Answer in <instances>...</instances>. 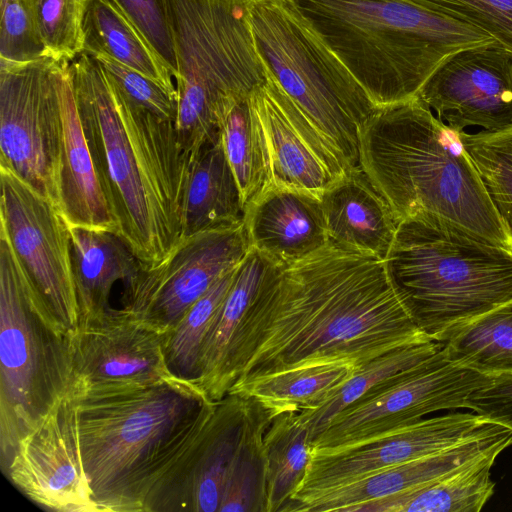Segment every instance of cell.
Instances as JSON below:
<instances>
[{"label": "cell", "instance_id": "obj_29", "mask_svg": "<svg viewBox=\"0 0 512 512\" xmlns=\"http://www.w3.org/2000/svg\"><path fill=\"white\" fill-rule=\"evenodd\" d=\"M441 347V343L427 340L385 353L356 370L321 405L298 412L301 421L309 430L311 444L338 413L369 392L426 360Z\"/></svg>", "mask_w": 512, "mask_h": 512}, {"label": "cell", "instance_id": "obj_15", "mask_svg": "<svg viewBox=\"0 0 512 512\" xmlns=\"http://www.w3.org/2000/svg\"><path fill=\"white\" fill-rule=\"evenodd\" d=\"M266 76L249 103L260 137L266 186L290 187L319 197L348 169L281 88Z\"/></svg>", "mask_w": 512, "mask_h": 512}, {"label": "cell", "instance_id": "obj_31", "mask_svg": "<svg viewBox=\"0 0 512 512\" xmlns=\"http://www.w3.org/2000/svg\"><path fill=\"white\" fill-rule=\"evenodd\" d=\"M278 415L273 408L254 398L228 472L219 512H267V463L263 438Z\"/></svg>", "mask_w": 512, "mask_h": 512}, {"label": "cell", "instance_id": "obj_9", "mask_svg": "<svg viewBox=\"0 0 512 512\" xmlns=\"http://www.w3.org/2000/svg\"><path fill=\"white\" fill-rule=\"evenodd\" d=\"M69 335L32 288L0 230V465L61 400L71 397Z\"/></svg>", "mask_w": 512, "mask_h": 512}, {"label": "cell", "instance_id": "obj_20", "mask_svg": "<svg viewBox=\"0 0 512 512\" xmlns=\"http://www.w3.org/2000/svg\"><path fill=\"white\" fill-rule=\"evenodd\" d=\"M249 248L285 266L329 242L321 197L296 188L266 186L244 209Z\"/></svg>", "mask_w": 512, "mask_h": 512}, {"label": "cell", "instance_id": "obj_19", "mask_svg": "<svg viewBox=\"0 0 512 512\" xmlns=\"http://www.w3.org/2000/svg\"><path fill=\"white\" fill-rule=\"evenodd\" d=\"M512 431L494 425L479 435L442 451L370 473L356 481L289 501L280 512H358L371 502L426 485L503 445Z\"/></svg>", "mask_w": 512, "mask_h": 512}, {"label": "cell", "instance_id": "obj_27", "mask_svg": "<svg viewBox=\"0 0 512 512\" xmlns=\"http://www.w3.org/2000/svg\"><path fill=\"white\" fill-rule=\"evenodd\" d=\"M500 445L426 485L362 506L358 512H479L494 493L491 469Z\"/></svg>", "mask_w": 512, "mask_h": 512}, {"label": "cell", "instance_id": "obj_41", "mask_svg": "<svg viewBox=\"0 0 512 512\" xmlns=\"http://www.w3.org/2000/svg\"><path fill=\"white\" fill-rule=\"evenodd\" d=\"M167 63L174 79L177 64L164 0H116Z\"/></svg>", "mask_w": 512, "mask_h": 512}, {"label": "cell", "instance_id": "obj_6", "mask_svg": "<svg viewBox=\"0 0 512 512\" xmlns=\"http://www.w3.org/2000/svg\"><path fill=\"white\" fill-rule=\"evenodd\" d=\"M208 400L179 378L73 399L81 463L96 511L133 512L147 472Z\"/></svg>", "mask_w": 512, "mask_h": 512}, {"label": "cell", "instance_id": "obj_40", "mask_svg": "<svg viewBox=\"0 0 512 512\" xmlns=\"http://www.w3.org/2000/svg\"><path fill=\"white\" fill-rule=\"evenodd\" d=\"M88 54V53H87ZM92 55V54H90ZM106 77L133 103L175 122L177 92L104 54L92 55Z\"/></svg>", "mask_w": 512, "mask_h": 512}, {"label": "cell", "instance_id": "obj_1", "mask_svg": "<svg viewBox=\"0 0 512 512\" xmlns=\"http://www.w3.org/2000/svg\"><path fill=\"white\" fill-rule=\"evenodd\" d=\"M427 340L384 259L329 241L265 279L231 345L222 392L311 365L344 362L358 370Z\"/></svg>", "mask_w": 512, "mask_h": 512}, {"label": "cell", "instance_id": "obj_38", "mask_svg": "<svg viewBox=\"0 0 512 512\" xmlns=\"http://www.w3.org/2000/svg\"><path fill=\"white\" fill-rule=\"evenodd\" d=\"M476 27L512 57V0H409Z\"/></svg>", "mask_w": 512, "mask_h": 512}, {"label": "cell", "instance_id": "obj_18", "mask_svg": "<svg viewBox=\"0 0 512 512\" xmlns=\"http://www.w3.org/2000/svg\"><path fill=\"white\" fill-rule=\"evenodd\" d=\"M494 425L476 413L456 412L422 418L354 448L334 453H312L304 480L289 501L300 500L356 481L370 473L442 451Z\"/></svg>", "mask_w": 512, "mask_h": 512}, {"label": "cell", "instance_id": "obj_34", "mask_svg": "<svg viewBox=\"0 0 512 512\" xmlns=\"http://www.w3.org/2000/svg\"><path fill=\"white\" fill-rule=\"evenodd\" d=\"M219 134L245 209L266 182L262 145L249 97L233 102L223 111Z\"/></svg>", "mask_w": 512, "mask_h": 512}, {"label": "cell", "instance_id": "obj_36", "mask_svg": "<svg viewBox=\"0 0 512 512\" xmlns=\"http://www.w3.org/2000/svg\"><path fill=\"white\" fill-rule=\"evenodd\" d=\"M460 139L512 239V127L462 132Z\"/></svg>", "mask_w": 512, "mask_h": 512}, {"label": "cell", "instance_id": "obj_30", "mask_svg": "<svg viewBox=\"0 0 512 512\" xmlns=\"http://www.w3.org/2000/svg\"><path fill=\"white\" fill-rule=\"evenodd\" d=\"M355 371L344 362L299 367L259 378L229 393L254 397L278 414L300 412L321 405Z\"/></svg>", "mask_w": 512, "mask_h": 512}, {"label": "cell", "instance_id": "obj_8", "mask_svg": "<svg viewBox=\"0 0 512 512\" xmlns=\"http://www.w3.org/2000/svg\"><path fill=\"white\" fill-rule=\"evenodd\" d=\"M259 53L294 104L349 169L359 133L378 108L294 0H250Z\"/></svg>", "mask_w": 512, "mask_h": 512}, {"label": "cell", "instance_id": "obj_22", "mask_svg": "<svg viewBox=\"0 0 512 512\" xmlns=\"http://www.w3.org/2000/svg\"><path fill=\"white\" fill-rule=\"evenodd\" d=\"M321 202L330 242L386 258L399 222L361 166L347 169Z\"/></svg>", "mask_w": 512, "mask_h": 512}, {"label": "cell", "instance_id": "obj_14", "mask_svg": "<svg viewBox=\"0 0 512 512\" xmlns=\"http://www.w3.org/2000/svg\"><path fill=\"white\" fill-rule=\"evenodd\" d=\"M166 338L123 308L79 321L69 336L72 399L137 390L177 378L166 362Z\"/></svg>", "mask_w": 512, "mask_h": 512}, {"label": "cell", "instance_id": "obj_2", "mask_svg": "<svg viewBox=\"0 0 512 512\" xmlns=\"http://www.w3.org/2000/svg\"><path fill=\"white\" fill-rule=\"evenodd\" d=\"M78 112L118 234L142 266L181 239L187 163L175 122L130 101L85 52L68 65Z\"/></svg>", "mask_w": 512, "mask_h": 512}, {"label": "cell", "instance_id": "obj_42", "mask_svg": "<svg viewBox=\"0 0 512 512\" xmlns=\"http://www.w3.org/2000/svg\"><path fill=\"white\" fill-rule=\"evenodd\" d=\"M466 401V408L512 431V374L492 376L487 384L471 392Z\"/></svg>", "mask_w": 512, "mask_h": 512}, {"label": "cell", "instance_id": "obj_24", "mask_svg": "<svg viewBox=\"0 0 512 512\" xmlns=\"http://www.w3.org/2000/svg\"><path fill=\"white\" fill-rule=\"evenodd\" d=\"M69 227V226H68ZM79 321L95 317L111 307L116 282L127 285L142 264L117 233L85 227H69Z\"/></svg>", "mask_w": 512, "mask_h": 512}, {"label": "cell", "instance_id": "obj_11", "mask_svg": "<svg viewBox=\"0 0 512 512\" xmlns=\"http://www.w3.org/2000/svg\"><path fill=\"white\" fill-rule=\"evenodd\" d=\"M491 378L451 361L441 347L338 413L312 442V453L354 448L430 413L466 408L468 395Z\"/></svg>", "mask_w": 512, "mask_h": 512}, {"label": "cell", "instance_id": "obj_3", "mask_svg": "<svg viewBox=\"0 0 512 512\" xmlns=\"http://www.w3.org/2000/svg\"><path fill=\"white\" fill-rule=\"evenodd\" d=\"M359 152L361 168L398 222L432 213L512 249L460 133L419 97L378 107L360 129Z\"/></svg>", "mask_w": 512, "mask_h": 512}, {"label": "cell", "instance_id": "obj_5", "mask_svg": "<svg viewBox=\"0 0 512 512\" xmlns=\"http://www.w3.org/2000/svg\"><path fill=\"white\" fill-rule=\"evenodd\" d=\"M384 262L415 322L436 342L512 299V249L436 214L400 221Z\"/></svg>", "mask_w": 512, "mask_h": 512}, {"label": "cell", "instance_id": "obj_37", "mask_svg": "<svg viewBox=\"0 0 512 512\" xmlns=\"http://www.w3.org/2000/svg\"><path fill=\"white\" fill-rule=\"evenodd\" d=\"M28 1L47 57L64 64L83 53V21L88 0Z\"/></svg>", "mask_w": 512, "mask_h": 512}, {"label": "cell", "instance_id": "obj_28", "mask_svg": "<svg viewBox=\"0 0 512 512\" xmlns=\"http://www.w3.org/2000/svg\"><path fill=\"white\" fill-rule=\"evenodd\" d=\"M83 33V52L107 55L177 92L167 63L116 0H88Z\"/></svg>", "mask_w": 512, "mask_h": 512}, {"label": "cell", "instance_id": "obj_12", "mask_svg": "<svg viewBox=\"0 0 512 512\" xmlns=\"http://www.w3.org/2000/svg\"><path fill=\"white\" fill-rule=\"evenodd\" d=\"M243 220L183 237L124 286L123 309L168 334L192 305L249 251Z\"/></svg>", "mask_w": 512, "mask_h": 512}, {"label": "cell", "instance_id": "obj_26", "mask_svg": "<svg viewBox=\"0 0 512 512\" xmlns=\"http://www.w3.org/2000/svg\"><path fill=\"white\" fill-rule=\"evenodd\" d=\"M244 207L219 137L187 167L181 210V238L243 220Z\"/></svg>", "mask_w": 512, "mask_h": 512}, {"label": "cell", "instance_id": "obj_7", "mask_svg": "<svg viewBox=\"0 0 512 512\" xmlns=\"http://www.w3.org/2000/svg\"><path fill=\"white\" fill-rule=\"evenodd\" d=\"M250 0H164L177 64L175 129L189 165L219 137L221 114L266 76Z\"/></svg>", "mask_w": 512, "mask_h": 512}, {"label": "cell", "instance_id": "obj_33", "mask_svg": "<svg viewBox=\"0 0 512 512\" xmlns=\"http://www.w3.org/2000/svg\"><path fill=\"white\" fill-rule=\"evenodd\" d=\"M267 512H280L301 486L312 455L307 426L298 412H284L264 434Z\"/></svg>", "mask_w": 512, "mask_h": 512}, {"label": "cell", "instance_id": "obj_10", "mask_svg": "<svg viewBox=\"0 0 512 512\" xmlns=\"http://www.w3.org/2000/svg\"><path fill=\"white\" fill-rule=\"evenodd\" d=\"M64 64L50 57L24 64L0 63V165L58 210L62 142L59 79Z\"/></svg>", "mask_w": 512, "mask_h": 512}, {"label": "cell", "instance_id": "obj_4", "mask_svg": "<svg viewBox=\"0 0 512 512\" xmlns=\"http://www.w3.org/2000/svg\"><path fill=\"white\" fill-rule=\"evenodd\" d=\"M377 107L417 97L453 53L493 42L409 0H294Z\"/></svg>", "mask_w": 512, "mask_h": 512}, {"label": "cell", "instance_id": "obj_39", "mask_svg": "<svg viewBox=\"0 0 512 512\" xmlns=\"http://www.w3.org/2000/svg\"><path fill=\"white\" fill-rule=\"evenodd\" d=\"M46 56L28 0H1L0 63L24 64Z\"/></svg>", "mask_w": 512, "mask_h": 512}, {"label": "cell", "instance_id": "obj_13", "mask_svg": "<svg viewBox=\"0 0 512 512\" xmlns=\"http://www.w3.org/2000/svg\"><path fill=\"white\" fill-rule=\"evenodd\" d=\"M0 230L38 298L70 336L79 323L68 224L51 201L0 165Z\"/></svg>", "mask_w": 512, "mask_h": 512}, {"label": "cell", "instance_id": "obj_35", "mask_svg": "<svg viewBox=\"0 0 512 512\" xmlns=\"http://www.w3.org/2000/svg\"><path fill=\"white\" fill-rule=\"evenodd\" d=\"M236 268L221 276L167 334L165 357L175 377L190 382L197 377L201 345L233 283Z\"/></svg>", "mask_w": 512, "mask_h": 512}, {"label": "cell", "instance_id": "obj_16", "mask_svg": "<svg viewBox=\"0 0 512 512\" xmlns=\"http://www.w3.org/2000/svg\"><path fill=\"white\" fill-rule=\"evenodd\" d=\"M37 506L55 512H95L83 471L72 397L58 402L16 445L1 469Z\"/></svg>", "mask_w": 512, "mask_h": 512}, {"label": "cell", "instance_id": "obj_25", "mask_svg": "<svg viewBox=\"0 0 512 512\" xmlns=\"http://www.w3.org/2000/svg\"><path fill=\"white\" fill-rule=\"evenodd\" d=\"M280 265L250 248L201 345L197 377L191 382L212 401L224 397L222 382L241 321L265 279Z\"/></svg>", "mask_w": 512, "mask_h": 512}, {"label": "cell", "instance_id": "obj_17", "mask_svg": "<svg viewBox=\"0 0 512 512\" xmlns=\"http://www.w3.org/2000/svg\"><path fill=\"white\" fill-rule=\"evenodd\" d=\"M417 97L441 121L462 133L470 126L487 132L512 127V57L497 42L448 56Z\"/></svg>", "mask_w": 512, "mask_h": 512}, {"label": "cell", "instance_id": "obj_32", "mask_svg": "<svg viewBox=\"0 0 512 512\" xmlns=\"http://www.w3.org/2000/svg\"><path fill=\"white\" fill-rule=\"evenodd\" d=\"M439 343L451 361L464 367L488 376L512 374V299Z\"/></svg>", "mask_w": 512, "mask_h": 512}, {"label": "cell", "instance_id": "obj_23", "mask_svg": "<svg viewBox=\"0 0 512 512\" xmlns=\"http://www.w3.org/2000/svg\"><path fill=\"white\" fill-rule=\"evenodd\" d=\"M253 403V397L238 393H228L215 402L189 479L187 511L219 512L228 472Z\"/></svg>", "mask_w": 512, "mask_h": 512}, {"label": "cell", "instance_id": "obj_21", "mask_svg": "<svg viewBox=\"0 0 512 512\" xmlns=\"http://www.w3.org/2000/svg\"><path fill=\"white\" fill-rule=\"evenodd\" d=\"M65 63L59 79L62 142L60 213L69 227H85L118 234L78 112L71 75Z\"/></svg>", "mask_w": 512, "mask_h": 512}]
</instances>
